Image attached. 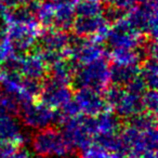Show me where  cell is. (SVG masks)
Masks as SVG:
<instances>
[{"instance_id":"3957f363","label":"cell","mask_w":158,"mask_h":158,"mask_svg":"<svg viewBox=\"0 0 158 158\" xmlns=\"http://www.w3.org/2000/svg\"><path fill=\"white\" fill-rule=\"evenodd\" d=\"M40 101L49 108L63 106L72 99V91L67 87V82L51 77L48 79L39 93Z\"/></svg>"},{"instance_id":"5b68a950","label":"cell","mask_w":158,"mask_h":158,"mask_svg":"<svg viewBox=\"0 0 158 158\" xmlns=\"http://www.w3.org/2000/svg\"><path fill=\"white\" fill-rule=\"evenodd\" d=\"M75 100L78 103L80 110L90 116H98L101 113L105 112L106 107L108 106L105 100L100 97L99 92L90 88H80Z\"/></svg>"},{"instance_id":"8992f818","label":"cell","mask_w":158,"mask_h":158,"mask_svg":"<svg viewBox=\"0 0 158 158\" xmlns=\"http://www.w3.org/2000/svg\"><path fill=\"white\" fill-rule=\"evenodd\" d=\"M138 74H140V69L136 68L134 64L126 65V64L115 63L108 69L110 79L116 86L120 87L129 84L134 77L138 76Z\"/></svg>"},{"instance_id":"ba28073f","label":"cell","mask_w":158,"mask_h":158,"mask_svg":"<svg viewBox=\"0 0 158 158\" xmlns=\"http://www.w3.org/2000/svg\"><path fill=\"white\" fill-rule=\"evenodd\" d=\"M44 65L46 64L42 62L40 56L31 55V56H28L23 61H21L20 72L26 75L27 78L38 79L44 77V75L46 74Z\"/></svg>"},{"instance_id":"52a82bcc","label":"cell","mask_w":158,"mask_h":158,"mask_svg":"<svg viewBox=\"0 0 158 158\" xmlns=\"http://www.w3.org/2000/svg\"><path fill=\"white\" fill-rule=\"evenodd\" d=\"M116 112L121 117H126V118H130V117L138 115L142 113L143 104L141 101V97L139 95H134L131 93H126L123 99L119 102L117 106H115Z\"/></svg>"},{"instance_id":"7a4b0ae2","label":"cell","mask_w":158,"mask_h":158,"mask_svg":"<svg viewBox=\"0 0 158 158\" xmlns=\"http://www.w3.org/2000/svg\"><path fill=\"white\" fill-rule=\"evenodd\" d=\"M33 147L38 155L41 156H63L68 149L64 136L51 128H44L36 134L33 141Z\"/></svg>"},{"instance_id":"30bf717a","label":"cell","mask_w":158,"mask_h":158,"mask_svg":"<svg viewBox=\"0 0 158 158\" xmlns=\"http://www.w3.org/2000/svg\"><path fill=\"white\" fill-rule=\"evenodd\" d=\"M107 151L99 144H92L82 149V158H107Z\"/></svg>"},{"instance_id":"4fadbf2b","label":"cell","mask_w":158,"mask_h":158,"mask_svg":"<svg viewBox=\"0 0 158 158\" xmlns=\"http://www.w3.org/2000/svg\"><path fill=\"white\" fill-rule=\"evenodd\" d=\"M107 158H126V157H123V155H120V154H115L113 156H107Z\"/></svg>"},{"instance_id":"277c9868","label":"cell","mask_w":158,"mask_h":158,"mask_svg":"<svg viewBox=\"0 0 158 158\" xmlns=\"http://www.w3.org/2000/svg\"><path fill=\"white\" fill-rule=\"evenodd\" d=\"M54 115L55 112H52L51 108L44 104L34 105L33 103H29L28 105L24 106L23 118L29 127L44 129L52 121H54Z\"/></svg>"},{"instance_id":"8fae6325","label":"cell","mask_w":158,"mask_h":158,"mask_svg":"<svg viewBox=\"0 0 158 158\" xmlns=\"http://www.w3.org/2000/svg\"><path fill=\"white\" fill-rule=\"evenodd\" d=\"M141 101H142L143 107L146 108L151 114L152 113L155 114L156 110H157V95H156L155 89H152V90L145 92Z\"/></svg>"},{"instance_id":"9c48e42d","label":"cell","mask_w":158,"mask_h":158,"mask_svg":"<svg viewBox=\"0 0 158 158\" xmlns=\"http://www.w3.org/2000/svg\"><path fill=\"white\" fill-rule=\"evenodd\" d=\"M126 95L123 89L120 86H116L114 85L110 88H105V100L106 104L108 106H117L119 104V102L123 99V97Z\"/></svg>"},{"instance_id":"7c38bea8","label":"cell","mask_w":158,"mask_h":158,"mask_svg":"<svg viewBox=\"0 0 158 158\" xmlns=\"http://www.w3.org/2000/svg\"><path fill=\"white\" fill-rule=\"evenodd\" d=\"M7 158H29V156L25 152H20V153H11Z\"/></svg>"},{"instance_id":"6da1fadb","label":"cell","mask_w":158,"mask_h":158,"mask_svg":"<svg viewBox=\"0 0 158 158\" xmlns=\"http://www.w3.org/2000/svg\"><path fill=\"white\" fill-rule=\"evenodd\" d=\"M108 66L104 59H95L88 62L86 67L77 69L73 75V84L78 88H90L100 92L107 86L110 79Z\"/></svg>"}]
</instances>
